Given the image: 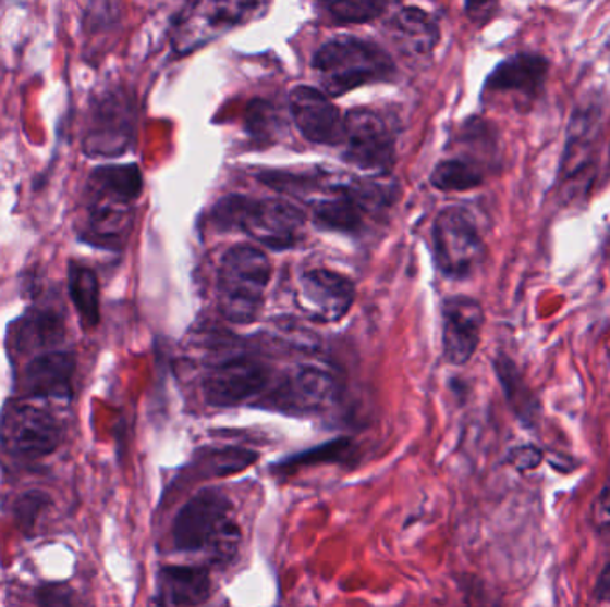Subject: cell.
I'll use <instances>...</instances> for the list:
<instances>
[{
  "label": "cell",
  "mask_w": 610,
  "mask_h": 607,
  "mask_svg": "<svg viewBox=\"0 0 610 607\" xmlns=\"http://www.w3.org/2000/svg\"><path fill=\"white\" fill-rule=\"evenodd\" d=\"M143 191L136 164H108L89 175L83 239L94 246L119 250L134 225V203Z\"/></svg>",
  "instance_id": "1"
},
{
  "label": "cell",
  "mask_w": 610,
  "mask_h": 607,
  "mask_svg": "<svg viewBox=\"0 0 610 607\" xmlns=\"http://www.w3.org/2000/svg\"><path fill=\"white\" fill-rule=\"evenodd\" d=\"M179 553L203 554L212 565H229L242 547L236 511L222 490H200L181 508L173 524Z\"/></svg>",
  "instance_id": "2"
},
{
  "label": "cell",
  "mask_w": 610,
  "mask_h": 607,
  "mask_svg": "<svg viewBox=\"0 0 610 607\" xmlns=\"http://www.w3.org/2000/svg\"><path fill=\"white\" fill-rule=\"evenodd\" d=\"M212 220L220 228H237L276 251L295 248L305 235L304 212L284 200L225 196L212 209Z\"/></svg>",
  "instance_id": "3"
},
{
  "label": "cell",
  "mask_w": 610,
  "mask_h": 607,
  "mask_svg": "<svg viewBox=\"0 0 610 607\" xmlns=\"http://www.w3.org/2000/svg\"><path fill=\"white\" fill-rule=\"evenodd\" d=\"M324 91L340 97L368 84L386 83L394 75V63L385 49L355 36L330 39L313 59Z\"/></svg>",
  "instance_id": "4"
},
{
  "label": "cell",
  "mask_w": 610,
  "mask_h": 607,
  "mask_svg": "<svg viewBox=\"0 0 610 607\" xmlns=\"http://www.w3.org/2000/svg\"><path fill=\"white\" fill-rule=\"evenodd\" d=\"M271 271L268 255L256 246L237 245L227 251L218 268V305L223 319L254 323L265 305Z\"/></svg>",
  "instance_id": "5"
},
{
  "label": "cell",
  "mask_w": 610,
  "mask_h": 607,
  "mask_svg": "<svg viewBox=\"0 0 610 607\" xmlns=\"http://www.w3.org/2000/svg\"><path fill=\"white\" fill-rule=\"evenodd\" d=\"M434 259L450 278L472 276L486 260V243L468 211L448 207L434 221Z\"/></svg>",
  "instance_id": "6"
},
{
  "label": "cell",
  "mask_w": 610,
  "mask_h": 607,
  "mask_svg": "<svg viewBox=\"0 0 610 607\" xmlns=\"http://www.w3.org/2000/svg\"><path fill=\"white\" fill-rule=\"evenodd\" d=\"M261 0H192L173 29L172 45L186 55L251 18Z\"/></svg>",
  "instance_id": "7"
},
{
  "label": "cell",
  "mask_w": 610,
  "mask_h": 607,
  "mask_svg": "<svg viewBox=\"0 0 610 607\" xmlns=\"http://www.w3.org/2000/svg\"><path fill=\"white\" fill-rule=\"evenodd\" d=\"M136 109L133 98L114 89L95 100L89 111L83 150L91 157H119L133 145Z\"/></svg>",
  "instance_id": "8"
},
{
  "label": "cell",
  "mask_w": 610,
  "mask_h": 607,
  "mask_svg": "<svg viewBox=\"0 0 610 607\" xmlns=\"http://www.w3.org/2000/svg\"><path fill=\"white\" fill-rule=\"evenodd\" d=\"M0 436L5 449L15 458L36 461L52 455L60 447L63 428L49 411L15 405L5 410L0 424Z\"/></svg>",
  "instance_id": "9"
},
{
  "label": "cell",
  "mask_w": 610,
  "mask_h": 607,
  "mask_svg": "<svg viewBox=\"0 0 610 607\" xmlns=\"http://www.w3.org/2000/svg\"><path fill=\"white\" fill-rule=\"evenodd\" d=\"M345 157L361 172L388 173L394 161V136L385 117L371 109L345 116Z\"/></svg>",
  "instance_id": "10"
},
{
  "label": "cell",
  "mask_w": 610,
  "mask_h": 607,
  "mask_svg": "<svg viewBox=\"0 0 610 607\" xmlns=\"http://www.w3.org/2000/svg\"><path fill=\"white\" fill-rule=\"evenodd\" d=\"M270 369L257 358L236 355L215 363L204 376V397L211 407H237L270 385Z\"/></svg>",
  "instance_id": "11"
},
{
  "label": "cell",
  "mask_w": 610,
  "mask_h": 607,
  "mask_svg": "<svg viewBox=\"0 0 610 607\" xmlns=\"http://www.w3.org/2000/svg\"><path fill=\"white\" fill-rule=\"evenodd\" d=\"M296 301L310 319L338 323L355 301V285L349 276L327 268L307 270L298 280Z\"/></svg>",
  "instance_id": "12"
},
{
  "label": "cell",
  "mask_w": 610,
  "mask_h": 607,
  "mask_svg": "<svg viewBox=\"0 0 610 607\" xmlns=\"http://www.w3.org/2000/svg\"><path fill=\"white\" fill-rule=\"evenodd\" d=\"M290 108L296 127L310 143L335 147L345 139V117L324 89L296 86L290 95Z\"/></svg>",
  "instance_id": "13"
},
{
  "label": "cell",
  "mask_w": 610,
  "mask_h": 607,
  "mask_svg": "<svg viewBox=\"0 0 610 607\" xmlns=\"http://www.w3.org/2000/svg\"><path fill=\"white\" fill-rule=\"evenodd\" d=\"M483 305L468 296H453L443 305V352L448 363L466 366L483 335Z\"/></svg>",
  "instance_id": "14"
},
{
  "label": "cell",
  "mask_w": 610,
  "mask_h": 607,
  "mask_svg": "<svg viewBox=\"0 0 610 607\" xmlns=\"http://www.w3.org/2000/svg\"><path fill=\"white\" fill-rule=\"evenodd\" d=\"M338 383L332 372L318 366H304L284 377L273 392V405L291 413H318L332 407Z\"/></svg>",
  "instance_id": "15"
},
{
  "label": "cell",
  "mask_w": 610,
  "mask_h": 607,
  "mask_svg": "<svg viewBox=\"0 0 610 607\" xmlns=\"http://www.w3.org/2000/svg\"><path fill=\"white\" fill-rule=\"evenodd\" d=\"M377 206L368 184H352L332 189V196L313 203V221L324 231L355 234L365 223L366 211Z\"/></svg>",
  "instance_id": "16"
},
{
  "label": "cell",
  "mask_w": 610,
  "mask_h": 607,
  "mask_svg": "<svg viewBox=\"0 0 610 607\" xmlns=\"http://www.w3.org/2000/svg\"><path fill=\"white\" fill-rule=\"evenodd\" d=\"M550 63L539 54L512 55L498 64L486 80V91L491 94H516L534 100L547 83Z\"/></svg>",
  "instance_id": "17"
},
{
  "label": "cell",
  "mask_w": 610,
  "mask_h": 607,
  "mask_svg": "<svg viewBox=\"0 0 610 607\" xmlns=\"http://www.w3.org/2000/svg\"><path fill=\"white\" fill-rule=\"evenodd\" d=\"M75 360L69 352H45L27 363L21 377V391L27 397H72Z\"/></svg>",
  "instance_id": "18"
},
{
  "label": "cell",
  "mask_w": 610,
  "mask_h": 607,
  "mask_svg": "<svg viewBox=\"0 0 610 607\" xmlns=\"http://www.w3.org/2000/svg\"><path fill=\"white\" fill-rule=\"evenodd\" d=\"M211 575L206 567H164L158 575L156 603L163 606H200L211 597Z\"/></svg>",
  "instance_id": "19"
},
{
  "label": "cell",
  "mask_w": 610,
  "mask_h": 607,
  "mask_svg": "<svg viewBox=\"0 0 610 607\" xmlns=\"http://www.w3.org/2000/svg\"><path fill=\"white\" fill-rule=\"evenodd\" d=\"M495 371H497L498 380L502 383L503 392H505V397H508L514 416L525 426H536L541 405H539L536 394L528 387L516 363L512 362L511 358L505 357V355H500L495 360Z\"/></svg>",
  "instance_id": "20"
},
{
  "label": "cell",
  "mask_w": 610,
  "mask_h": 607,
  "mask_svg": "<svg viewBox=\"0 0 610 607\" xmlns=\"http://www.w3.org/2000/svg\"><path fill=\"white\" fill-rule=\"evenodd\" d=\"M393 33L414 54H428L439 41V27L419 8H405L393 20Z\"/></svg>",
  "instance_id": "21"
},
{
  "label": "cell",
  "mask_w": 610,
  "mask_h": 607,
  "mask_svg": "<svg viewBox=\"0 0 610 607\" xmlns=\"http://www.w3.org/2000/svg\"><path fill=\"white\" fill-rule=\"evenodd\" d=\"M69 289L72 304L80 313L81 323L88 329L97 326L100 319V289L97 274L86 265L72 262L69 268Z\"/></svg>",
  "instance_id": "22"
},
{
  "label": "cell",
  "mask_w": 610,
  "mask_h": 607,
  "mask_svg": "<svg viewBox=\"0 0 610 607\" xmlns=\"http://www.w3.org/2000/svg\"><path fill=\"white\" fill-rule=\"evenodd\" d=\"M63 337V321L52 310H40L19 326L16 344L22 349H44L52 344L60 343Z\"/></svg>",
  "instance_id": "23"
},
{
  "label": "cell",
  "mask_w": 610,
  "mask_h": 607,
  "mask_svg": "<svg viewBox=\"0 0 610 607\" xmlns=\"http://www.w3.org/2000/svg\"><path fill=\"white\" fill-rule=\"evenodd\" d=\"M486 173L483 168L466 159H447L434 168L430 182L439 191H469L483 186Z\"/></svg>",
  "instance_id": "24"
},
{
  "label": "cell",
  "mask_w": 610,
  "mask_h": 607,
  "mask_svg": "<svg viewBox=\"0 0 610 607\" xmlns=\"http://www.w3.org/2000/svg\"><path fill=\"white\" fill-rule=\"evenodd\" d=\"M257 453L243 447H225V449L207 453L203 463V474L206 478H223V475L237 474L256 463Z\"/></svg>",
  "instance_id": "25"
},
{
  "label": "cell",
  "mask_w": 610,
  "mask_h": 607,
  "mask_svg": "<svg viewBox=\"0 0 610 607\" xmlns=\"http://www.w3.org/2000/svg\"><path fill=\"white\" fill-rule=\"evenodd\" d=\"M389 0H332L329 13L341 25L368 24L388 10Z\"/></svg>",
  "instance_id": "26"
},
{
  "label": "cell",
  "mask_w": 610,
  "mask_h": 607,
  "mask_svg": "<svg viewBox=\"0 0 610 607\" xmlns=\"http://www.w3.org/2000/svg\"><path fill=\"white\" fill-rule=\"evenodd\" d=\"M500 0H466V16L475 25L488 24L497 15Z\"/></svg>",
  "instance_id": "27"
},
{
  "label": "cell",
  "mask_w": 610,
  "mask_h": 607,
  "mask_svg": "<svg viewBox=\"0 0 610 607\" xmlns=\"http://www.w3.org/2000/svg\"><path fill=\"white\" fill-rule=\"evenodd\" d=\"M542 460L541 449L536 446H522L511 450L509 461L512 467L517 470H532L536 469Z\"/></svg>",
  "instance_id": "28"
},
{
  "label": "cell",
  "mask_w": 610,
  "mask_h": 607,
  "mask_svg": "<svg viewBox=\"0 0 610 607\" xmlns=\"http://www.w3.org/2000/svg\"><path fill=\"white\" fill-rule=\"evenodd\" d=\"M596 595H598L600 600H610V578L601 579V584Z\"/></svg>",
  "instance_id": "29"
},
{
  "label": "cell",
  "mask_w": 610,
  "mask_h": 607,
  "mask_svg": "<svg viewBox=\"0 0 610 607\" xmlns=\"http://www.w3.org/2000/svg\"><path fill=\"white\" fill-rule=\"evenodd\" d=\"M600 506L606 509V511H610V483L606 486V490L601 492Z\"/></svg>",
  "instance_id": "30"
}]
</instances>
